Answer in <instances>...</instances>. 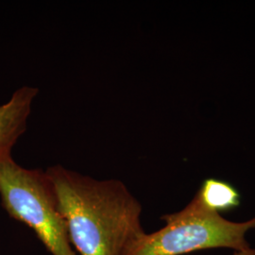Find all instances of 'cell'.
Wrapping results in <instances>:
<instances>
[{
    "instance_id": "1",
    "label": "cell",
    "mask_w": 255,
    "mask_h": 255,
    "mask_svg": "<svg viewBox=\"0 0 255 255\" xmlns=\"http://www.w3.org/2000/svg\"><path fill=\"white\" fill-rule=\"evenodd\" d=\"M46 172L80 255H129L146 236L142 206L123 182L96 180L62 165Z\"/></svg>"
},
{
    "instance_id": "2",
    "label": "cell",
    "mask_w": 255,
    "mask_h": 255,
    "mask_svg": "<svg viewBox=\"0 0 255 255\" xmlns=\"http://www.w3.org/2000/svg\"><path fill=\"white\" fill-rule=\"evenodd\" d=\"M0 198L9 217L32 229L52 255H76L46 171L27 169L12 159H0Z\"/></svg>"
},
{
    "instance_id": "3",
    "label": "cell",
    "mask_w": 255,
    "mask_h": 255,
    "mask_svg": "<svg viewBox=\"0 0 255 255\" xmlns=\"http://www.w3.org/2000/svg\"><path fill=\"white\" fill-rule=\"evenodd\" d=\"M163 228L143 237L129 255H182L195 251L228 248L236 252L251 250L248 231L255 229V217L233 222L208 209L196 195L180 212L164 215Z\"/></svg>"
},
{
    "instance_id": "4",
    "label": "cell",
    "mask_w": 255,
    "mask_h": 255,
    "mask_svg": "<svg viewBox=\"0 0 255 255\" xmlns=\"http://www.w3.org/2000/svg\"><path fill=\"white\" fill-rule=\"evenodd\" d=\"M38 89L23 86L9 101L0 105V159L11 154V149L27 129V119Z\"/></svg>"
},
{
    "instance_id": "5",
    "label": "cell",
    "mask_w": 255,
    "mask_h": 255,
    "mask_svg": "<svg viewBox=\"0 0 255 255\" xmlns=\"http://www.w3.org/2000/svg\"><path fill=\"white\" fill-rule=\"evenodd\" d=\"M196 195L208 209L219 214L236 209L241 200L240 194L232 184L212 178L202 182Z\"/></svg>"
},
{
    "instance_id": "6",
    "label": "cell",
    "mask_w": 255,
    "mask_h": 255,
    "mask_svg": "<svg viewBox=\"0 0 255 255\" xmlns=\"http://www.w3.org/2000/svg\"><path fill=\"white\" fill-rule=\"evenodd\" d=\"M234 255H255V250L251 249L247 252H236V254Z\"/></svg>"
}]
</instances>
